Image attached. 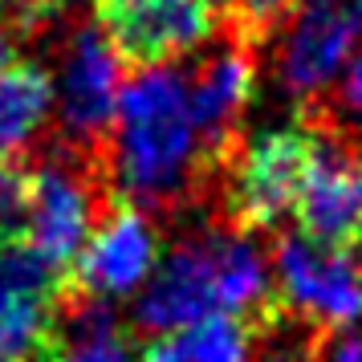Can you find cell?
Masks as SVG:
<instances>
[{"label": "cell", "instance_id": "obj_1", "mask_svg": "<svg viewBox=\"0 0 362 362\" xmlns=\"http://www.w3.org/2000/svg\"><path fill=\"white\" fill-rule=\"evenodd\" d=\"M98 171L115 187V199L143 212H167L196 196V183L212 175V167L180 69L151 66L122 86L115 127L98 151Z\"/></svg>", "mask_w": 362, "mask_h": 362}, {"label": "cell", "instance_id": "obj_2", "mask_svg": "<svg viewBox=\"0 0 362 362\" xmlns=\"http://www.w3.org/2000/svg\"><path fill=\"white\" fill-rule=\"evenodd\" d=\"M94 159L78 151H57L29 171V208H25V232L21 240L33 248L41 261H49L62 277L78 261L90 232L98 228L106 212V187Z\"/></svg>", "mask_w": 362, "mask_h": 362}, {"label": "cell", "instance_id": "obj_3", "mask_svg": "<svg viewBox=\"0 0 362 362\" xmlns=\"http://www.w3.org/2000/svg\"><path fill=\"white\" fill-rule=\"evenodd\" d=\"M313 127H277L240 139L224 159V216L236 232L277 228L293 212L313 155Z\"/></svg>", "mask_w": 362, "mask_h": 362}, {"label": "cell", "instance_id": "obj_4", "mask_svg": "<svg viewBox=\"0 0 362 362\" xmlns=\"http://www.w3.org/2000/svg\"><path fill=\"white\" fill-rule=\"evenodd\" d=\"M273 285L281 313L310 329L342 334L362 322V257H354V248L289 232L273 248Z\"/></svg>", "mask_w": 362, "mask_h": 362}, {"label": "cell", "instance_id": "obj_5", "mask_svg": "<svg viewBox=\"0 0 362 362\" xmlns=\"http://www.w3.org/2000/svg\"><path fill=\"white\" fill-rule=\"evenodd\" d=\"M90 8L106 45L139 69L171 66L220 33L216 0H90Z\"/></svg>", "mask_w": 362, "mask_h": 362}, {"label": "cell", "instance_id": "obj_6", "mask_svg": "<svg viewBox=\"0 0 362 362\" xmlns=\"http://www.w3.org/2000/svg\"><path fill=\"white\" fill-rule=\"evenodd\" d=\"M122 86V57L106 45V37L94 25L74 29L53 82V110L66 151L90 155L98 163V151L115 127Z\"/></svg>", "mask_w": 362, "mask_h": 362}, {"label": "cell", "instance_id": "obj_7", "mask_svg": "<svg viewBox=\"0 0 362 362\" xmlns=\"http://www.w3.org/2000/svg\"><path fill=\"white\" fill-rule=\"evenodd\" d=\"M362 45V0H301L281 33L277 82L285 94L326 98Z\"/></svg>", "mask_w": 362, "mask_h": 362}, {"label": "cell", "instance_id": "obj_8", "mask_svg": "<svg viewBox=\"0 0 362 362\" xmlns=\"http://www.w3.org/2000/svg\"><path fill=\"white\" fill-rule=\"evenodd\" d=\"M208 317H224L216 228H204L167 248L151 281L134 297V326L143 334H171Z\"/></svg>", "mask_w": 362, "mask_h": 362}, {"label": "cell", "instance_id": "obj_9", "mask_svg": "<svg viewBox=\"0 0 362 362\" xmlns=\"http://www.w3.org/2000/svg\"><path fill=\"white\" fill-rule=\"evenodd\" d=\"M155 264H159V232L151 216L127 199L110 196L98 228L90 232L86 248L69 269L66 293H82L110 305L115 297L139 293L151 281Z\"/></svg>", "mask_w": 362, "mask_h": 362}, {"label": "cell", "instance_id": "obj_10", "mask_svg": "<svg viewBox=\"0 0 362 362\" xmlns=\"http://www.w3.org/2000/svg\"><path fill=\"white\" fill-rule=\"evenodd\" d=\"M66 277L25 240L0 245V362H53Z\"/></svg>", "mask_w": 362, "mask_h": 362}, {"label": "cell", "instance_id": "obj_11", "mask_svg": "<svg viewBox=\"0 0 362 362\" xmlns=\"http://www.w3.org/2000/svg\"><path fill=\"white\" fill-rule=\"evenodd\" d=\"M293 216L301 236L317 245L354 248L362 240V143L317 131L310 167L301 175Z\"/></svg>", "mask_w": 362, "mask_h": 362}, {"label": "cell", "instance_id": "obj_12", "mask_svg": "<svg viewBox=\"0 0 362 362\" xmlns=\"http://www.w3.org/2000/svg\"><path fill=\"white\" fill-rule=\"evenodd\" d=\"M252 49L257 45H248L245 37L228 33V41L212 45L208 57L187 74V102H192V118H196L199 143H204L212 171L240 143V118H245L248 102H252V86H257Z\"/></svg>", "mask_w": 362, "mask_h": 362}, {"label": "cell", "instance_id": "obj_13", "mask_svg": "<svg viewBox=\"0 0 362 362\" xmlns=\"http://www.w3.org/2000/svg\"><path fill=\"white\" fill-rule=\"evenodd\" d=\"M62 305L66 310L53 334V362H139L131 334L106 301L66 293Z\"/></svg>", "mask_w": 362, "mask_h": 362}, {"label": "cell", "instance_id": "obj_14", "mask_svg": "<svg viewBox=\"0 0 362 362\" xmlns=\"http://www.w3.org/2000/svg\"><path fill=\"white\" fill-rule=\"evenodd\" d=\"M53 118V82L33 62L0 66V159H17Z\"/></svg>", "mask_w": 362, "mask_h": 362}, {"label": "cell", "instance_id": "obj_15", "mask_svg": "<svg viewBox=\"0 0 362 362\" xmlns=\"http://www.w3.org/2000/svg\"><path fill=\"white\" fill-rule=\"evenodd\" d=\"M139 362H261L257 329L236 317H208L196 326L159 334Z\"/></svg>", "mask_w": 362, "mask_h": 362}, {"label": "cell", "instance_id": "obj_16", "mask_svg": "<svg viewBox=\"0 0 362 362\" xmlns=\"http://www.w3.org/2000/svg\"><path fill=\"white\" fill-rule=\"evenodd\" d=\"M326 131L342 134L350 143H362V45L346 62V69L338 74V82L329 86Z\"/></svg>", "mask_w": 362, "mask_h": 362}, {"label": "cell", "instance_id": "obj_17", "mask_svg": "<svg viewBox=\"0 0 362 362\" xmlns=\"http://www.w3.org/2000/svg\"><path fill=\"white\" fill-rule=\"evenodd\" d=\"M224 8H228V21H232L228 33L257 45L273 29H281V21H289L293 0H224Z\"/></svg>", "mask_w": 362, "mask_h": 362}, {"label": "cell", "instance_id": "obj_18", "mask_svg": "<svg viewBox=\"0 0 362 362\" xmlns=\"http://www.w3.org/2000/svg\"><path fill=\"white\" fill-rule=\"evenodd\" d=\"M29 208V171L17 159H0V245L21 240Z\"/></svg>", "mask_w": 362, "mask_h": 362}, {"label": "cell", "instance_id": "obj_19", "mask_svg": "<svg viewBox=\"0 0 362 362\" xmlns=\"http://www.w3.org/2000/svg\"><path fill=\"white\" fill-rule=\"evenodd\" d=\"M69 0H0V33L4 37H37L62 21Z\"/></svg>", "mask_w": 362, "mask_h": 362}, {"label": "cell", "instance_id": "obj_20", "mask_svg": "<svg viewBox=\"0 0 362 362\" xmlns=\"http://www.w3.org/2000/svg\"><path fill=\"white\" fill-rule=\"evenodd\" d=\"M310 362H362V338H358V334H350V329L329 334L326 342L313 346V358Z\"/></svg>", "mask_w": 362, "mask_h": 362}, {"label": "cell", "instance_id": "obj_21", "mask_svg": "<svg viewBox=\"0 0 362 362\" xmlns=\"http://www.w3.org/2000/svg\"><path fill=\"white\" fill-rule=\"evenodd\" d=\"M4 62H8V37L0 33V66H4Z\"/></svg>", "mask_w": 362, "mask_h": 362}]
</instances>
